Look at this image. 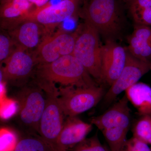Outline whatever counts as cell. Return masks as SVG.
Segmentation results:
<instances>
[{
    "label": "cell",
    "instance_id": "6da1fadb",
    "mask_svg": "<svg viewBox=\"0 0 151 151\" xmlns=\"http://www.w3.org/2000/svg\"><path fill=\"white\" fill-rule=\"evenodd\" d=\"M36 75L37 84L42 89L60 86L89 87L96 85L82 63L72 54L55 61L38 64Z\"/></svg>",
    "mask_w": 151,
    "mask_h": 151
},
{
    "label": "cell",
    "instance_id": "7a4b0ae2",
    "mask_svg": "<svg viewBox=\"0 0 151 151\" xmlns=\"http://www.w3.org/2000/svg\"><path fill=\"white\" fill-rule=\"evenodd\" d=\"M120 2L119 0H84L80 14L85 22L99 34L111 37L120 30L122 17Z\"/></svg>",
    "mask_w": 151,
    "mask_h": 151
},
{
    "label": "cell",
    "instance_id": "3957f363",
    "mask_svg": "<svg viewBox=\"0 0 151 151\" xmlns=\"http://www.w3.org/2000/svg\"><path fill=\"white\" fill-rule=\"evenodd\" d=\"M99 33L85 22L78 29L72 55L82 63L89 75L101 81V52Z\"/></svg>",
    "mask_w": 151,
    "mask_h": 151
},
{
    "label": "cell",
    "instance_id": "277c9868",
    "mask_svg": "<svg viewBox=\"0 0 151 151\" xmlns=\"http://www.w3.org/2000/svg\"><path fill=\"white\" fill-rule=\"evenodd\" d=\"M58 100L65 116H77L90 110L99 103L105 94L103 87L59 86Z\"/></svg>",
    "mask_w": 151,
    "mask_h": 151
},
{
    "label": "cell",
    "instance_id": "5b68a950",
    "mask_svg": "<svg viewBox=\"0 0 151 151\" xmlns=\"http://www.w3.org/2000/svg\"><path fill=\"white\" fill-rule=\"evenodd\" d=\"M58 88L43 90L46 103L41 118L38 134L55 151L65 116L58 100Z\"/></svg>",
    "mask_w": 151,
    "mask_h": 151
},
{
    "label": "cell",
    "instance_id": "8992f818",
    "mask_svg": "<svg viewBox=\"0 0 151 151\" xmlns=\"http://www.w3.org/2000/svg\"><path fill=\"white\" fill-rule=\"evenodd\" d=\"M78 34V29L73 32L59 30L45 37L32 56L35 64L50 63L72 54Z\"/></svg>",
    "mask_w": 151,
    "mask_h": 151
},
{
    "label": "cell",
    "instance_id": "52a82bcc",
    "mask_svg": "<svg viewBox=\"0 0 151 151\" xmlns=\"http://www.w3.org/2000/svg\"><path fill=\"white\" fill-rule=\"evenodd\" d=\"M18 116L22 124L38 133L40 122L46 103L44 91L37 87H26L18 95Z\"/></svg>",
    "mask_w": 151,
    "mask_h": 151
},
{
    "label": "cell",
    "instance_id": "ba28073f",
    "mask_svg": "<svg viewBox=\"0 0 151 151\" xmlns=\"http://www.w3.org/2000/svg\"><path fill=\"white\" fill-rule=\"evenodd\" d=\"M80 0H62L52 4L48 2L17 18L12 19L14 24L25 21H32L42 24L58 23L75 16L78 12Z\"/></svg>",
    "mask_w": 151,
    "mask_h": 151
},
{
    "label": "cell",
    "instance_id": "9c48e42d",
    "mask_svg": "<svg viewBox=\"0 0 151 151\" xmlns=\"http://www.w3.org/2000/svg\"><path fill=\"white\" fill-rule=\"evenodd\" d=\"M127 51L126 64L119 77L110 86L103 99L106 104L112 103L122 92L137 83L151 70V63L136 58Z\"/></svg>",
    "mask_w": 151,
    "mask_h": 151
},
{
    "label": "cell",
    "instance_id": "30bf717a",
    "mask_svg": "<svg viewBox=\"0 0 151 151\" xmlns=\"http://www.w3.org/2000/svg\"><path fill=\"white\" fill-rule=\"evenodd\" d=\"M127 50L111 40L102 46L101 81L111 86L123 70L127 59Z\"/></svg>",
    "mask_w": 151,
    "mask_h": 151
},
{
    "label": "cell",
    "instance_id": "8fae6325",
    "mask_svg": "<svg viewBox=\"0 0 151 151\" xmlns=\"http://www.w3.org/2000/svg\"><path fill=\"white\" fill-rule=\"evenodd\" d=\"M2 63L4 65L1 69V81L5 82L25 79L32 73L36 64L33 57L26 52V49L17 46Z\"/></svg>",
    "mask_w": 151,
    "mask_h": 151
},
{
    "label": "cell",
    "instance_id": "7c38bea8",
    "mask_svg": "<svg viewBox=\"0 0 151 151\" xmlns=\"http://www.w3.org/2000/svg\"><path fill=\"white\" fill-rule=\"evenodd\" d=\"M129 103L127 95L125 94L103 114L92 117L90 120V123L100 131L113 127L129 129L131 112Z\"/></svg>",
    "mask_w": 151,
    "mask_h": 151
},
{
    "label": "cell",
    "instance_id": "4fadbf2b",
    "mask_svg": "<svg viewBox=\"0 0 151 151\" xmlns=\"http://www.w3.org/2000/svg\"><path fill=\"white\" fill-rule=\"evenodd\" d=\"M92 124L83 122L77 116L67 117L58 139L55 151H67L86 139Z\"/></svg>",
    "mask_w": 151,
    "mask_h": 151
},
{
    "label": "cell",
    "instance_id": "5bb4252c",
    "mask_svg": "<svg viewBox=\"0 0 151 151\" xmlns=\"http://www.w3.org/2000/svg\"><path fill=\"white\" fill-rule=\"evenodd\" d=\"M128 51L138 59L151 63V28L138 25L128 39Z\"/></svg>",
    "mask_w": 151,
    "mask_h": 151
},
{
    "label": "cell",
    "instance_id": "9a60e30c",
    "mask_svg": "<svg viewBox=\"0 0 151 151\" xmlns=\"http://www.w3.org/2000/svg\"><path fill=\"white\" fill-rule=\"evenodd\" d=\"M10 32L17 46L27 50L38 46L40 35L39 23L32 21H25L17 24Z\"/></svg>",
    "mask_w": 151,
    "mask_h": 151
},
{
    "label": "cell",
    "instance_id": "2e32d148",
    "mask_svg": "<svg viewBox=\"0 0 151 151\" xmlns=\"http://www.w3.org/2000/svg\"><path fill=\"white\" fill-rule=\"evenodd\" d=\"M129 102L141 116H151V87L142 82H137L125 91Z\"/></svg>",
    "mask_w": 151,
    "mask_h": 151
},
{
    "label": "cell",
    "instance_id": "e0dca14e",
    "mask_svg": "<svg viewBox=\"0 0 151 151\" xmlns=\"http://www.w3.org/2000/svg\"><path fill=\"white\" fill-rule=\"evenodd\" d=\"M128 6L136 24L151 25V0H131Z\"/></svg>",
    "mask_w": 151,
    "mask_h": 151
},
{
    "label": "cell",
    "instance_id": "ac0fdd59",
    "mask_svg": "<svg viewBox=\"0 0 151 151\" xmlns=\"http://www.w3.org/2000/svg\"><path fill=\"white\" fill-rule=\"evenodd\" d=\"M31 5L28 0H8L1 4V17L9 19L17 18L27 13Z\"/></svg>",
    "mask_w": 151,
    "mask_h": 151
},
{
    "label": "cell",
    "instance_id": "d6986e66",
    "mask_svg": "<svg viewBox=\"0 0 151 151\" xmlns=\"http://www.w3.org/2000/svg\"><path fill=\"white\" fill-rule=\"evenodd\" d=\"M129 129L122 127L108 128L101 131L111 151H121L127 141Z\"/></svg>",
    "mask_w": 151,
    "mask_h": 151
},
{
    "label": "cell",
    "instance_id": "ffe728a7",
    "mask_svg": "<svg viewBox=\"0 0 151 151\" xmlns=\"http://www.w3.org/2000/svg\"><path fill=\"white\" fill-rule=\"evenodd\" d=\"M14 151H55L39 135H32L19 140Z\"/></svg>",
    "mask_w": 151,
    "mask_h": 151
},
{
    "label": "cell",
    "instance_id": "44dd1931",
    "mask_svg": "<svg viewBox=\"0 0 151 151\" xmlns=\"http://www.w3.org/2000/svg\"><path fill=\"white\" fill-rule=\"evenodd\" d=\"M133 131L134 137L151 145V116H142L135 124Z\"/></svg>",
    "mask_w": 151,
    "mask_h": 151
},
{
    "label": "cell",
    "instance_id": "7402d4cb",
    "mask_svg": "<svg viewBox=\"0 0 151 151\" xmlns=\"http://www.w3.org/2000/svg\"><path fill=\"white\" fill-rule=\"evenodd\" d=\"M72 151H111L100 142L97 133L84 140L72 148Z\"/></svg>",
    "mask_w": 151,
    "mask_h": 151
},
{
    "label": "cell",
    "instance_id": "603a6c76",
    "mask_svg": "<svg viewBox=\"0 0 151 151\" xmlns=\"http://www.w3.org/2000/svg\"><path fill=\"white\" fill-rule=\"evenodd\" d=\"M13 43L12 39L3 34L0 35V61L2 63L6 59L12 52Z\"/></svg>",
    "mask_w": 151,
    "mask_h": 151
},
{
    "label": "cell",
    "instance_id": "cb8c5ba5",
    "mask_svg": "<svg viewBox=\"0 0 151 151\" xmlns=\"http://www.w3.org/2000/svg\"><path fill=\"white\" fill-rule=\"evenodd\" d=\"M15 135L9 131H1V151H9L14 150L17 144Z\"/></svg>",
    "mask_w": 151,
    "mask_h": 151
},
{
    "label": "cell",
    "instance_id": "d4e9b609",
    "mask_svg": "<svg viewBox=\"0 0 151 151\" xmlns=\"http://www.w3.org/2000/svg\"><path fill=\"white\" fill-rule=\"evenodd\" d=\"M121 151H151V149L147 144L133 137L126 141Z\"/></svg>",
    "mask_w": 151,
    "mask_h": 151
},
{
    "label": "cell",
    "instance_id": "484cf974",
    "mask_svg": "<svg viewBox=\"0 0 151 151\" xmlns=\"http://www.w3.org/2000/svg\"><path fill=\"white\" fill-rule=\"evenodd\" d=\"M31 4H34L36 6V8L40 7L46 5L49 2V0H28Z\"/></svg>",
    "mask_w": 151,
    "mask_h": 151
},
{
    "label": "cell",
    "instance_id": "4316f807",
    "mask_svg": "<svg viewBox=\"0 0 151 151\" xmlns=\"http://www.w3.org/2000/svg\"><path fill=\"white\" fill-rule=\"evenodd\" d=\"M119 1H120V2L124 3V4L128 6L131 0H119Z\"/></svg>",
    "mask_w": 151,
    "mask_h": 151
},
{
    "label": "cell",
    "instance_id": "83f0119b",
    "mask_svg": "<svg viewBox=\"0 0 151 151\" xmlns=\"http://www.w3.org/2000/svg\"><path fill=\"white\" fill-rule=\"evenodd\" d=\"M11 108H12V107H10V108H9V109H10V111H12V109H11ZM9 109H7V111H6V112H5V113H7V111H8ZM10 113H11V112H12V111H9Z\"/></svg>",
    "mask_w": 151,
    "mask_h": 151
},
{
    "label": "cell",
    "instance_id": "f1b7e54d",
    "mask_svg": "<svg viewBox=\"0 0 151 151\" xmlns=\"http://www.w3.org/2000/svg\"><path fill=\"white\" fill-rule=\"evenodd\" d=\"M8 1V0H1V3L3 4V3L5 2L6 1Z\"/></svg>",
    "mask_w": 151,
    "mask_h": 151
},
{
    "label": "cell",
    "instance_id": "f546056e",
    "mask_svg": "<svg viewBox=\"0 0 151 151\" xmlns=\"http://www.w3.org/2000/svg\"></svg>",
    "mask_w": 151,
    "mask_h": 151
}]
</instances>
